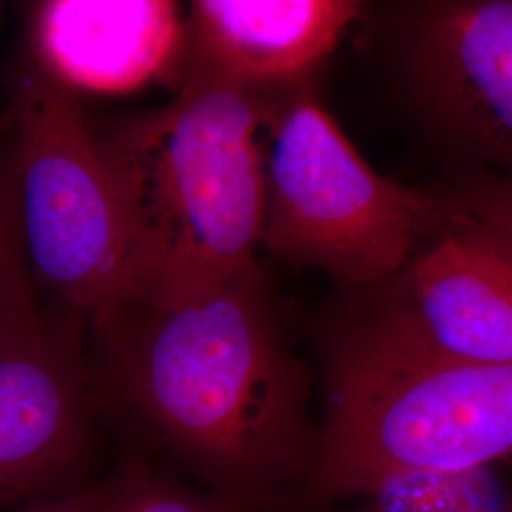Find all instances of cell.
<instances>
[{
    "instance_id": "obj_1",
    "label": "cell",
    "mask_w": 512,
    "mask_h": 512,
    "mask_svg": "<svg viewBox=\"0 0 512 512\" xmlns=\"http://www.w3.org/2000/svg\"><path fill=\"white\" fill-rule=\"evenodd\" d=\"M90 319L110 395L219 495L260 512L304 480L308 378L260 266L196 291L131 289Z\"/></svg>"
},
{
    "instance_id": "obj_2",
    "label": "cell",
    "mask_w": 512,
    "mask_h": 512,
    "mask_svg": "<svg viewBox=\"0 0 512 512\" xmlns=\"http://www.w3.org/2000/svg\"><path fill=\"white\" fill-rule=\"evenodd\" d=\"M158 109L97 126L128 226L133 287L183 293L253 270L266 217L275 93L186 54Z\"/></svg>"
},
{
    "instance_id": "obj_3",
    "label": "cell",
    "mask_w": 512,
    "mask_h": 512,
    "mask_svg": "<svg viewBox=\"0 0 512 512\" xmlns=\"http://www.w3.org/2000/svg\"><path fill=\"white\" fill-rule=\"evenodd\" d=\"M512 454V365L421 348L374 311L329 359V414L302 480L315 505L420 473H459Z\"/></svg>"
},
{
    "instance_id": "obj_4",
    "label": "cell",
    "mask_w": 512,
    "mask_h": 512,
    "mask_svg": "<svg viewBox=\"0 0 512 512\" xmlns=\"http://www.w3.org/2000/svg\"><path fill=\"white\" fill-rule=\"evenodd\" d=\"M291 90L268 124L260 247L344 287H376L450 226V202L378 173L327 110Z\"/></svg>"
},
{
    "instance_id": "obj_5",
    "label": "cell",
    "mask_w": 512,
    "mask_h": 512,
    "mask_svg": "<svg viewBox=\"0 0 512 512\" xmlns=\"http://www.w3.org/2000/svg\"><path fill=\"white\" fill-rule=\"evenodd\" d=\"M19 224L31 272L93 317L133 287L128 226L97 126L74 92L31 59L10 103Z\"/></svg>"
},
{
    "instance_id": "obj_6",
    "label": "cell",
    "mask_w": 512,
    "mask_h": 512,
    "mask_svg": "<svg viewBox=\"0 0 512 512\" xmlns=\"http://www.w3.org/2000/svg\"><path fill=\"white\" fill-rule=\"evenodd\" d=\"M406 69L435 126L512 177V0H420Z\"/></svg>"
},
{
    "instance_id": "obj_7",
    "label": "cell",
    "mask_w": 512,
    "mask_h": 512,
    "mask_svg": "<svg viewBox=\"0 0 512 512\" xmlns=\"http://www.w3.org/2000/svg\"><path fill=\"white\" fill-rule=\"evenodd\" d=\"M88 393L73 353L37 311L0 327V507L35 494L80 458Z\"/></svg>"
},
{
    "instance_id": "obj_8",
    "label": "cell",
    "mask_w": 512,
    "mask_h": 512,
    "mask_svg": "<svg viewBox=\"0 0 512 512\" xmlns=\"http://www.w3.org/2000/svg\"><path fill=\"white\" fill-rule=\"evenodd\" d=\"M399 296L378 310L442 357L512 365V262L452 220L403 270Z\"/></svg>"
},
{
    "instance_id": "obj_9",
    "label": "cell",
    "mask_w": 512,
    "mask_h": 512,
    "mask_svg": "<svg viewBox=\"0 0 512 512\" xmlns=\"http://www.w3.org/2000/svg\"><path fill=\"white\" fill-rule=\"evenodd\" d=\"M188 21L177 0H42L35 59L71 92L122 95L177 82Z\"/></svg>"
},
{
    "instance_id": "obj_10",
    "label": "cell",
    "mask_w": 512,
    "mask_h": 512,
    "mask_svg": "<svg viewBox=\"0 0 512 512\" xmlns=\"http://www.w3.org/2000/svg\"><path fill=\"white\" fill-rule=\"evenodd\" d=\"M188 54L275 93L302 86L336 48L361 0H190Z\"/></svg>"
},
{
    "instance_id": "obj_11",
    "label": "cell",
    "mask_w": 512,
    "mask_h": 512,
    "mask_svg": "<svg viewBox=\"0 0 512 512\" xmlns=\"http://www.w3.org/2000/svg\"><path fill=\"white\" fill-rule=\"evenodd\" d=\"M357 512H511L512 492L494 465L389 478Z\"/></svg>"
},
{
    "instance_id": "obj_12",
    "label": "cell",
    "mask_w": 512,
    "mask_h": 512,
    "mask_svg": "<svg viewBox=\"0 0 512 512\" xmlns=\"http://www.w3.org/2000/svg\"><path fill=\"white\" fill-rule=\"evenodd\" d=\"M29 272L10 147L6 154L0 152V327L37 311Z\"/></svg>"
},
{
    "instance_id": "obj_13",
    "label": "cell",
    "mask_w": 512,
    "mask_h": 512,
    "mask_svg": "<svg viewBox=\"0 0 512 512\" xmlns=\"http://www.w3.org/2000/svg\"><path fill=\"white\" fill-rule=\"evenodd\" d=\"M448 200L454 222L482 236L512 262V177L486 173Z\"/></svg>"
},
{
    "instance_id": "obj_14",
    "label": "cell",
    "mask_w": 512,
    "mask_h": 512,
    "mask_svg": "<svg viewBox=\"0 0 512 512\" xmlns=\"http://www.w3.org/2000/svg\"><path fill=\"white\" fill-rule=\"evenodd\" d=\"M109 512H251L222 495L194 494L145 469L110 488Z\"/></svg>"
},
{
    "instance_id": "obj_15",
    "label": "cell",
    "mask_w": 512,
    "mask_h": 512,
    "mask_svg": "<svg viewBox=\"0 0 512 512\" xmlns=\"http://www.w3.org/2000/svg\"><path fill=\"white\" fill-rule=\"evenodd\" d=\"M110 488L69 495L29 512H109Z\"/></svg>"
},
{
    "instance_id": "obj_16",
    "label": "cell",
    "mask_w": 512,
    "mask_h": 512,
    "mask_svg": "<svg viewBox=\"0 0 512 512\" xmlns=\"http://www.w3.org/2000/svg\"><path fill=\"white\" fill-rule=\"evenodd\" d=\"M511 512H512V501H511Z\"/></svg>"
}]
</instances>
